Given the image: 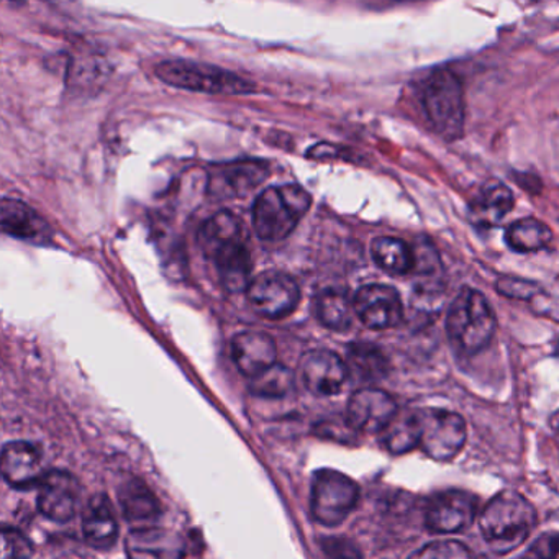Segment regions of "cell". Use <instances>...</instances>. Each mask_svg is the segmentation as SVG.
Instances as JSON below:
<instances>
[{"label": "cell", "instance_id": "6da1fadb", "mask_svg": "<svg viewBox=\"0 0 559 559\" xmlns=\"http://www.w3.org/2000/svg\"><path fill=\"white\" fill-rule=\"evenodd\" d=\"M535 523V507L515 490L497 493L479 513L480 533L496 555H507L519 548Z\"/></svg>", "mask_w": 559, "mask_h": 559}, {"label": "cell", "instance_id": "7a4b0ae2", "mask_svg": "<svg viewBox=\"0 0 559 559\" xmlns=\"http://www.w3.org/2000/svg\"><path fill=\"white\" fill-rule=\"evenodd\" d=\"M496 329V313L486 297L464 287L448 310L447 332L451 343L466 355H476L489 345Z\"/></svg>", "mask_w": 559, "mask_h": 559}, {"label": "cell", "instance_id": "3957f363", "mask_svg": "<svg viewBox=\"0 0 559 559\" xmlns=\"http://www.w3.org/2000/svg\"><path fill=\"white\" fill-rule=\"evenodd\" d=\"M310 195L296 185L267 188L253 205V227L267 241L283 240L293 234L310 207Z\"/></svg>", "mask_w": 559, "mask_h": 559}, {"label": "cell", "instance_id": "277c9868", "mask_svg": "<svg viewBox=\"0 0 559 559\" xmlns=\"http://www.w3.org/2000/svg\"><path fill=\"white\" fill-rule=\"evenodd\" d=\"M425 114L431 129L444 140H456L464 130V93L451 71L438 70L428 78L424 94Z\"/></svg>", "mask_w": 559, "mask_h": 559}, {"label": "cell", "instance_id": "5b68a950", "mask_svg": "<svg viewBox=\"0 0 559 559\" xmlns=\"http://www.w3.org/2000/svg\"><path fill=\"white\" fill-rule=\"evenodd\" d=\"M156 76L169 86L198 93L250 94L254 91V84L247 78L194 61H163L156 68Z\"/></svg>", "mask_w": 559, "mask_h": 559}, {"label": "cell", "instance_id": "8992f818", "mask_svg": "<svg viewBox=\"0 0 559 559\" xmlns=\"http://www.w3.org/2000/svg\"><path fill=\"white\" fill-rule=\"evenodd\" d=\"M418 448L435 461H450L466 444V421L456 412L444 408L415 411Z\"/></svg>", "mask_w": 559, "mask_h": 559}, {"label": "cell", "instance_id": "52a82bcc", "mask_svg": "<svg viewBox=\"0 0 559 559\" xmlns=\"http://www.w3.org/2000/svg\"><path fill=\"white\" fill-rule=\"evenodd\" d=\"M359 502V487L352 477L333 469H320L312 480L310 509L313 519L336 526L348 519Z\"/></svg>", "mask_w": 559, "mask_h": 559}, {"label": "cell", "instance_id": "ba28073f", "mask_svg": "<svg viewBox=\"0 0 559 559\" xmlns=\"http://www.w3.org/2000/svg\"><path fill=\"white\" fill-rule=\"evenodd\" d=\"M251 306L266 319H284L299 306L300 290L296 281L281 271H266L251 281L247 289Z\"/></svg>", "mask_w": 559, "mask_h": 559}, {"label": "cell", "instance_id": "9c48e42d", "mask_svg": "<svg viewBox=\"0 0 559 559\" xmlns=\"http://www.w3.org/2000/svg\"><path fill=\"white\" fill-rule=\"evenodd\" d=\"M479 512V499L464 490L435 493L425 512V525L431 533H460L469 528Z\"/></svg>", "mask_w": 559, "mask_h": 559}, {"label": "cell", "instance_id": "30bf717a", "mask_svg": "<svg viewBox=\"0 0 559 559\" xmlns=\"http://www.w3.org/2000/svg\"><path fill=\"white\" fill-rule=\"evenodd\" d=\"M355 313L362 325L371 330L394 329L404 319V306L394 287L369 284L361 287L353 299Z\"/></svg>", "mask_w": 559, "mask_h": 559}, {"label": "cell", "instance_id": "8fae6325", "mask_svg": "<svg viewBox=\"0 0 559 559\" xmlns=\"http://www.w3.org/2000/svg\"><path fill=\"white\" fill-rule=\"evenodd\" d=\"M395 417L397 404L382 389H359L352 395L346 408V420L361 433H382Z\"/></svg>", "mask_w": 559, "mask_h": 559}, {"label": "cell", "instance_id": "7c38bea8", "mask_svg": "<svg viewBox=\"0 0 559 559\" xmlns=\"http://www.w3.org/2000/svg\"><path fill=\"white\" fill-rule=\"evenodd\" d=\"M38 486V509L48 520L67 523L74 519L80 506V483L73 474L51 471Z\"/></svg>", "mask_w": 559, "mask_h": 559}, {"label": "cell", "instance_id": "4fadbf2b", "mask_svg": "<svg viewBox=\"0 0 559 559\" xmlns=\"http://www.w3.org/2000/svg\"><path fill=\"white\" fill-rule=\"evenodd\" d=\"M300 371L306 388L322 397L340 394L349 374L348 365L329 349L307 353L300 361Z\"/></svg>", "mask_w": 559, "mask_h": 559}, {"label": "cell", "instance_id": "5bb4252c", "mask_svg": "<svg viewBox=\"0 0 559 559\" xmlns=\"http://www.w3.org/2000/svg\"><path fill=\"white\" fill-rule=\"evenodd\" d=\"M267 171L260 162H238L218 166L211 173L209 192L215 199H241L266 179Z\"/></svg>", "mask_w": 559, "mask_h": 559}, {"label": "cell", "instance_id": "9a60e30c", "mask_svg": "<svg viewBox=\"0 0 559 559\" xmlns=\"http://www.w3.org/2000/svg\"><path fill=\"white\" fill-rule=\"evenodd\" d=\"M231 358L241 374L258 378L276 365V343L263 332L238 333L231 342Z\"/></svg>", "mask_w": 559, "mask_h": 559}, {"label": "cell", "instance_id": "2e32d148", "mask_svg": "<svg viewBox=\"0 0 559 559\" xmlns=\"http://www.w3.org/2000/svg\"><path fill=\"white\" fill-rule=\"evenodd\" d=\"M129 559H185V538L166 528H136L127 535Z\"/></svg>", "mask_w": 559, "mask_h": 559}, {"label": "cell", "instance_id": "e0dca14e", "mask_svg": "<svg viewBox=\"0 0 559 559\" xmlns=\"http://www.w3.org/2000/svg\"><path fill=\"white\" fill-rule=\"evenodd\" d=\"M2 476L15 489H31L41 483V456L27 441H11L2 450Z\"/></svg>", "mask_w": 559, "mask_h": 559}, {"label": "cell", "instance_id": "ac0fdd59", "mask_svg": "<svg viewBox=\"0 0 559 559\" xmlns=\"http://www.w3.org/2000/svg\"><path fill=\"white\" fill-rule=\"evenodd\" d=\"M83 533L94 548L106 549L116 545L119 536L116 510L106 493H96L83 510Z\"/></svg>", "mask_w": 559, "mask_h": 559}, {"label": "cell", "instance_id": "d6986e66", "mask_svg": "<svg viewBox=\"0 0 559 559\" xmlns=\"http://www.w3.org/2000/svg\"><path fill=\"white\" fill-rule=\"evenodd\" d=\"M0 224L5 234L32 243H50L51 230L47 222L24 202L4 199L0 205Z\"/></svg>", "mask_w": 559, "mask_h": 559}, {"label": "cell", "instance_id": "ffe728a7", "mask_svg": "<svg viewBox=\"0 0 559 559\" xmlns=\"http://www.w3.org/2000/svg\"><path fill=\"white\" fill-rule=\"evenodd\" d=\"M215 266L221 274L222 284L230 293H241L251 284V254L247 241H234L218 250L214 257Z\"/></svg>", "mask_w": 559, "mask_h": 559}, {"label": "cell", "instance_id": "44dd1931", "mask_svg": "<svg viewBox=\"0 0 559 559\" xmlns=\"http://www.w3.org/2000/svg\"><path fill=\"white\" fill-rule=\"evenodd\" d=\"M240 240H245L243 227L240 218L235 217L230 212H218L214 217L209 218L199 234V247L207 258L214 257L227 245Z\"/></svg>", "mask_w": 559, "mask_h": 559}, {"label": "cell", "instance_id": "7402d4cb", "mask_svg": "<svg viewBox=\"0 0 559 559\" xmlns=\"http://www.w3.org/2000/svg\"><path fill=\"white\" fill-rule=\"evenodd\" d=\"M119 502L130 522H145L159 515V500L143 480L132 477L119 487Z\"/></svg>", "mask_w": 559, "mask_h": 559}, {"label": "cell", "instance_id": "603a6c76", "mask_svg": "<svg viewBox=\"0 0 559 559\" xmlns=\"http://www.w3.org/2000/svg\"><path fill=\"white\" fill-rule=\"evenodd\" d=\"M372 258L381 270L395 276L414 273L415 253L401 238L378 237L371 245Z\"/></svg>", "mask_w": 559, "mask_h": 559}, {"label": "cell", "instance_id": "cb8c5ba5", "mask_svg": "<svg viewBox=\"0 0 559 559\" xmlns=\"http://www.w3.org/2000/svg\"><path fill=\"white\" fill-rule=\"evenodd\" d=\"M316 316L326 329L345 332L353 325L355 306L343 290L326 289L317 296Z\"/></svg>", "mask_w": 559, "mask_h": 559}, {"label": "cell", "instance_id": "d4e9b609", "mask_svg": "<svg viewBox=\"0 0 559 559\" xmlns=\"http://www.w3.org/2000/svg\"><path fill=\"white\" fill-rule=\"evenodd\" d=\"M506 240L513 251L536 253L551 243L552 231L536 218H520L507 228Z\"/></svg>", "mask_w": 559, "mask_h": 559}, {"label": "cell", "instance_id": "484cf974", "mask_svg": "<svg viewBox=\"0 0 559 559\" xmlns=\"http://www.w3.org/2000/svg\"><path fill=\"white\" fill-rule=\"evenodd\" d=\"M348 369L366 382L381 381L389 371L388 358L378 346L355 343L348 348Z\"/></svg>", "mask_w": 559, "mask_h": 559}, {"label": "cell", "instance_id": "4316f807", "mask_svg": "<svg viewBox=\"0 0 559 559\" xmlns=\"http://www.w3.org/2000/svg\"><path fill=\"white\" fill-rule=\"evenodd\" d=\"M515 205L512 191L507 186L493 182L486 186L477 199L476 214L480 222L489 225L499 224L502 218L512 212Z\"/></svg>", "mask_w": 559, "mask_h": 559}, {"label": "cell", "instance_id": "83f0119b", "mask_svg": "<svg viewBox=\"0 0 559 559\" xmlns=\"http://www.w3.org/2000/svg\"><path fill=\"white\" fill-rule=\"evenodd\" d=\"M382 440L392 454H404L418 448L415 412L397 414L392 424L382 431Z\"/></svg>", "mask_w": 559, "mask_h": 559}, {"label": "cell", "instance_id": "f1b7e54d", "mask_svg": "<svg viewBox=\"0 0 559 559\" xmlns=\"http://www.w3.org/2000/svg\"><path fill=\"white\" fill-rule=\"evenodd\" d=\"M294 388V374L283 365H274L258 378L251 379L250 391L258 397L280 399Z\"/></svg>", "mask_w": 559, "mask_h": 559}, {"label": "cell", "instance_id": "f546056e", "mask_svg": "<svg viewBox=\"0 0 559 559\" xmlns=\"http://www.w3.org/2000/svg\"><path fill=\"white\" fill-rule=\"evenodd\" d=\"M408 559H476L460 542H435L417 549Z\"/></svg>", "mask_w": 559, "mask_h": 559}, {"label": "cell", "instance_id": "4dcf8cb0", "mask_svg": "<svg viewBox=\"0 0 559 559\" xmlns=\"http://www.w3.org/2000/svg\"><path fill=\"white\" fill-rule=\"evenodd\" d=\"M34 552L31 539L19 530L4 528L2 532V559H31Z\"/></svg>", "mask_w": 559, "mask_h": 559}, {"label": "cell", "instance_id": "1f68e13d", "mask_svg": "<svg viewBox=\"0 0 559 559\" xmlns=\"http://www.w3.org/2000/svg\"><path fill=\"white\" fill-rule=\"evenodd\" d=\"M415 266L414 273L420 274L424 277H433L435 274L440 273L441 261L433 247L424 241L420 247H414Z\"/></svg>", "mask_w": 559, "mask_h": 559}, {"label": "cell", "instance_id": "d6a6232c", "mask_svg": "<svg viewBox=\"0 0 559 559\" xmlns=\"http://www.w3.org/2000/svg\"><path fill=\"white\" fill-rule=\"evenodd\" d=\"M320 543L326 559H362L361 551L349 539L323 538Z\"/></svg>", "mask_w": 559, "mask_h": 559}, {"label": "cell", "instance_id": "836d02e7", "mask_svg": "<svg viewBox=\"0 0 559 559\" xmlns=\"http://www.w3.org/2000/svg\"><path fill=\"white\" fill-rule=\"evenodd\" d=\"M533 559H559V533L539 536L530 548Z\"/></svg>", "mask_w": 559, "mask_h": 559}, {"label": "cell", "instance_id": "e575fe53", "mask_svg": "<svg viewBox=\"0 0 559 559\" xmlns=\"http://www.w3.org/2000/svg\"><path fill=\"white\" fill-rule=\"evenodd\" d=\"M499 293L503 296L513 297V299H530L535 296L536 289L532 283L522 280H513V277H503L497 284Z\"/></svg>", "mask_w": 559, "mask_h": 559}, {"label": "cell", "instance_id": "d590c367", "mask_svg": "<svg viewBox=\"0 0 559 559\" xmlns=\"http://www.w3.org/2000/svg\"><path fill=\"white\" fill-rule=\"evenodd\" d=\"M526 559H533V558H526Z\"/></svg>", "mask_w": 559, "mask_h": 559}]
</instances>
